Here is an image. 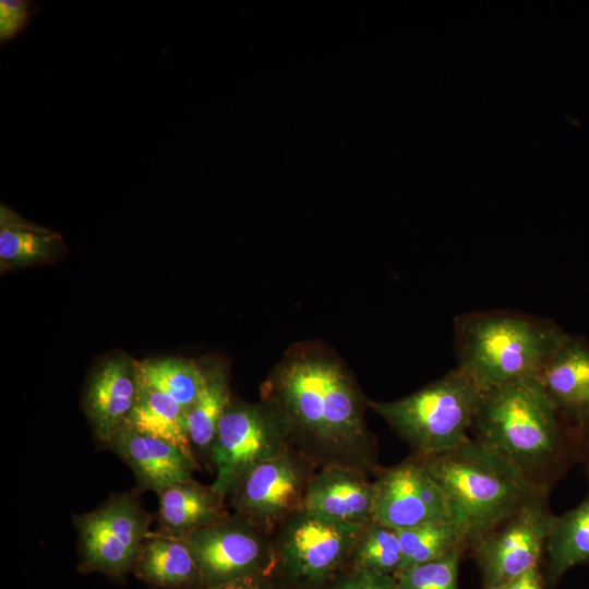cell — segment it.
Here are the masks:
<instances>
[{"instance_id": "6da1fadb", "label": "cell", "mask_w": 589, "mask_h": 589, "mask_svg": "<svg viewBox=\"0 0 589 589\" xmlns=\"http://www.w3.org/2000/svg\"><path fill=\"white\" fill-rule=\"evenodd\" d=\"M267 396L288 436L328 457L329 465L369 462L364 399L335 357L311 346L294 349L276 368Z\"/></svg>"}, {"instance_id": "7a4b0ae2", "label": "cell", "mask_w": 589, "mask_h": 589, "mask_svg": "<svg viewBox=\"0 0 589 589\" xmlns=\"http://www.w3.org/2000/svg\"><path fill=\"white\" fill-rule=\"evenodd\" d=\"M471 432L542 491L577 462L575 435L538 378L481 390Z\"/></svg>"}, {"instance_id": "3957f363", "label": "cell", "mask_w": 589, "mask_h": 589, "mask_svg": "<svg viewBox=\"0 0 589 589\" xmlns=\"http://www.w3.org/2000/svg\"><path fill=\"white\" fill-rule=\"evenodd\" d=\"M454 332L457 368L481 390L538 378L569 336L552 320L509 311L460 314Z\"/></svg>"}, {"instance_id": "277c9868", "label": "cell", "mask_w": 589, "mask_h": 589, "mask_svg": "<svg viewBox=\"0 0 589 589\" xmlns=\"http://www.w3.org/2000/svg\"><path fill=\"white\" fill-rule=\"evenodd\" d=\"M417 456L449 497L468 548L546 492L510 460L472 437L449 450Z\"/></svg>"}, {"instance_id": "5b68a950", "label": "cell", "mask_w": 589, "mask_h": 589, "mask_svg": "<svg viewBox=\"0 0 589 589\" xmlns=\"http://www.w3.org/2000/svg\"><path fill=\"white\" fill-rule=\"evenodd\" d=\"M481 389L457 366L406 397L368 401L416 452L433 455L471 438Z\"/></svg>"}, {"instance_id": "8992f818", "label": "cell", "mask_w": 589, "mask_h": 589, "mask_svg": "<svg viewBox=\"0 0 589 589\" xmlns=\"http://www.w3.org/2000/svg\"><path fill=\"white\" fill-rule=\"evenodd\" d=\"M152 520L135 492L111 495L92 512L73 516L80 570L116 578L133 570Z\"/></svg>"}, {"instance_id": "52a82bcc", "label": "cell", "mask_w": 589, "mask_h": 589, "mask_svg": "<svg viewBox=\"0 0 589 589\" xmlns=\"http://www.w3.org/2000/svg\"><path fill=\"white\" fill-rule=\"evenodd\" d=\"M286 424L272 404L230 402L211 450L212 488L224 498L257 464L287 448Z\"/></svg>"}, {"instance_id": "ba28073f", "label": "cell", "mask_w": 589, "mask_h": 589, "mask_svg": "<svg viewBox=\"0 0 589 589\" xmlns=\"http://www.w3.org/2000/svg\"><path fill=\"white\" fill-rule=\"evenodd\" d=\"M553 513L542 492L481 537L472 549L484 589H497L539 566Z\"/></svg>"}, {"instance_id": "9c48e42d", "label": "cell", "mask_w": 589, "mask_h": 589, "mask_svg": "<svg viewBox=\"0 0 589 589\" xmlns=\"http://www.w3.org/2000/svg\"><path fill=\"white\" fill-rule=\"evenodd\" d=\"M372 519L397 530L456 521L449 497L417 455L384 470L374 481Z\"/></svg>"}, {"instance_id": "30bf717a", "label": "cell", "mask_w": 589, "mask_h": 589, "mask_svg": "<svg viewBox=\"0 0 589 589\" xmlns=\"http://www.w3.org/2000/svg\"><path fill=\"white\" fill-rule=\"evenodd\" d=\"M365 525L334 521L299 509L280 540L286 572L308 584L326 579L352 554Z\"/></svg>"}, {"instance_id": "8fae6325", "label": "cell", "mask_w": 589, "mask_h": 589, "mask_svg": "<svg viewBox=\"0 0 589 589\" xmlns=\"http://www.w3.org/2000/svg\"><path fill=\"white\" fill-rule=\"evenodd\" d=\"M201 573L203 587L261 574L267 549L259 529L237 514L184 538Z\"/></svg>"}, {"instance_id": "7c38bea8", "label": "cell", "mask_w": 589, "mask_h": 589, "mask_svg": "<svg viewBox=\"0 0 589 589\" xmlns=\"http://www.w3.org/2000/svg\"><path fill=\"white\" fill-rule=\"evenodd\" d=\"M310 479L288 448L254 466L229 494L237 514L266 529L301 508Z\"/></svg>"}, {"instance_id": "4fadbf2b", "label": "cell", "mask_w": 589, "mask_h": 589, "mask_svg": "<svg viewBox=\"0 0 589 589\" xmlns=\"http://www.w3.org/2000/svg\"><path fill=\"white\" fill-rule=\"evenodd\" d=\"M141 387L139 362L129 357H112L89 376L83 396V410L96 437L104 444L127 421Z\"/></svg>"}, {"instance_id": "5bb4252c", "label": "cell", "mask_w": 589, "mask_h": 589, "mask_svg": "<svg viewBox=\"0 0 589 589\" xmlns=\"http://www.w3.org/2000/svg\"><path fill=\"white\" fill-rule=\"evenodd\" d=\"M106 445L133 471L142 490L158 493L178 482L193 479L196 458L178 446L129 426L119 429Z\"/></svg>"}, {"instance_id": "9a60e30c", "label": "cell", "mask_w": 589, "mask_h": 589, "mask_svg": "<svg viewBox=\"0 0 589 589\" xmlns=\"http://www.w3.org/2000/svg\"><path fill=\"white\" fill-rule=\"evenodd\" d=\"M374 482L356 467L327 465L310 479L301 508L339 522L365 525L372 520Z\"/></svg>"}, {"instance_id": "2e32d148", "label": "cell", "mask_w": 589, "mask_h": 589, "mask_svg": "<svg viewBox=\"0 0 589 589\" xmlns=\"http://www.w3.org/2000/svg\"><path fill=\"white\" fill-rule=\"evenodd\" d=\"M538 380L576 440L589 419V342L569 334Z\"/></svg>"}, {"instance_id": "e0dca14e", "label": "cell", "mask_w": 589, "mask_h": 589, "mask_svg": "<svg viewBox=\"0 0 589 589\" xmlns=\"http://www.w3.org/2000/svg\"><path fill=\"white\" fill-rule=\"evenodd\" d=\"M158 530L163 534L184 538L226 516L223 497L211 486L193 479L175 483L157 493Z\"/></svg>"}, {"instance_id": "ac0fdd59", "label": "cell", "mask_w": 589, "mask_h": 589, "mask_svg": "<svg viewBox=\"0 0 589 589\" xmlns=\"http://www.w3.org/2000/svg\"><path fill=\"white\" fill-rule=\"evenodd\" d=\"M67 251L61 235L27 220L9 206L0 207L1 269L51 263Z\"/></svg>"}, {"instance_id": "d6986e66", "label": "cell", "mask_w": 589, "mask_h": 589, "mask_svg": "<svg viewBox=\"0 0 589 589\" xmlns=\"http://www.w3.org/2000/svg\"><path fill=\"white\" fill-rule=\"evenodd\" d=\"M133 572L143 581L164 589L203 586L199 566L183 538L151 532Z\"/></svg>"}, {"instance_id": "ffe728a7", "label": "cell", "mask_w": 589, "mask_h": 589, "mask_svg": "<svg viewBox=\"0 0 589 589\" xmlns=\"http://www.w3.org/2000/svg\"><path fill=\"white\" fill-rule=\"evenodd\" d=\"M544 557L545 576L551 585L570 568L589 563V477L582 501L561 515H552Z\"/></svg>"}, {"instance_id": "44dd1931", "label": "cell", "mask_w": 589, "mask_h": 589, "mask_svg": "<svg viewBox=\"0 0 589 589\" xmlns=\"http://www.w3.org/2000/svg\"><path fill=\"white\" fill-rule=\"evenodd\" d=\"M124 426L165 440L195 458L188 431L187 410L142 381L136 404Z\"/></svg>"}, {"instance_id": "7402d4cb", "label": "cell", "mask_w": 589, "mask_h": 589, "mask_svg": "<svg viewBox=\"0 0 589 589\" xmlns=\"http://www.w3.org/2000/svg\"><path fill=\"white\" fill-rule=\"evenodd\" d=\"M231 402L227 372L221 365L205 370V383L194 404L187 410L188 431L193 453L208 454L221 417Z\"/></svg>"}, {"instance_id": "603a6c76", "label": "cell", "mask_w": 589, "mask_h": 589, "mask_svg": "<svg viewBox=\"0 0 589 589\" xmlns=\"http://www.w3.org/2000/svg\"><path fill=\"white\" fill-rule=\"evenodd\" d=\"M141 381L188 410L205 383V370L196 362L180 358L148 359L139 362Z\"/></svg>"}, {"instance_id": "cb8c5ba5", "label": "cell", "mask_w": 589, "mask_h": 589, "mask_svg": "<svg viewBox=\"0 0 589 589\" xmlns=\"http://www.w3.org/2000/svg\"><path fill=\"white\" fill-rule=\"evenodd\" d=\"M398 534L402 552L400 570L440 558L456 548H468L456 521L428 522L398 530Z\"/></svg>"}, {"instance_id": "d4e9b609", "label": "cell", "mask_w": 589, "mask_h": 589, "mask_svg": "<svg viewBox=\"0 0 589 589\" xmlns=\"http://www.w3.org/2000/svg\"><path fill=\"white\" fill-rule=\"evenodd\" d=\"M351 555L354 568L396 575L402 563L398 530L370 520L364 526Z\"/></svg>"}, {"instance_id": "484cf974", "label": "cell", "mask_w": 589, "mask_h": 589, "mask_svg": "<svg viewBox=\"0 0 589 589\" xmlns=\"http://www.w3.org/2000/svg\"><path fill=\"white\" fill-rule=\"evenodd\" d=\"M466 548H456L446 555L397 573L399 589H458V566Z\"/></svg>"}, {"instance_id": "4316f807", "label": "cell", "mask_w": 589, "mask_h": 589, "mask_svg": "<svg viewBox=\"0 0 589 589\" xmlns=\"http://www.w3.org/2000/svg\"><path fill=\"white\" fill-rule=\"evenodd\" d=\"M38 7L29 0L0 1V41L5 44L19 35L36 14Z\"/></svg>"}, {"instance_id": "83f0119b", "label": "cell", "mask_w": 589, "mask_h": 589, "mask_svg": "<svg viewBox=\"0 0 589 589\" xmlns=\"http://www.w3.org/2000/svg\"><path fill=\"white\" fill-rule=\"evenodd\" d=\"M330 589H399L395 575L354 568L338 579Z\"/></svg>"}, {"instance_id": "f1b7e54d", "label": "cell", "mask_w": 589, "mask_h": 589, "mask_svg": "<svg viewBox=\"0 0 589 589\" xmlns=\"http://www.w3.org/2000/svg\"><path fill=\"white\" fill-rule=\"evenodd\" d=\"M497 589H544V579L539 566H537Z\"/></svg>"}, {"instance_id": "f546056e", "label": "cell", "mask_w": 589, "mask_h": 589, "mask_svg": "<svg viewBox=\"0 0 589 589\" xmlns=\"http://www.w3.org/2000/svg\"><path fill=\"white\" fill-rule=\"evenodd\" d=\"M203 589H272V587L261 574H255L224 584L203 587Z\"/></svg>"}, {"instance_id": "4dcf8cb0", "label": "cell", "mask_w": 589, "mask_h": 589, "mask_svg": "<svg viewBox=\"0 0 589 589\" xmlns=\"http://www.w3.org/2000/svg\"><path fill=\"white\" fill-rule=\"evenodd\" d=\"M577 462H580L589 477V419L576 433Z\"/></svg>"}]
</instances>
